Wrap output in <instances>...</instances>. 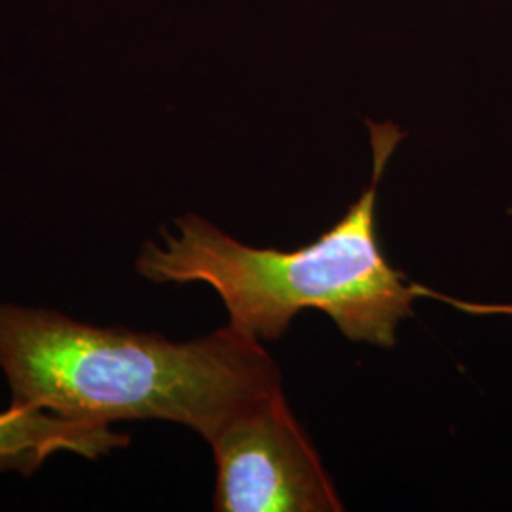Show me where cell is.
I'll return each mask as SVG.
<instances>
[{
	"label": "cell",
	"instance_id": "6da1fadb",
	"mask_svg": "<svg viewBox=\"0 0 512 512\" xmlns=\"http://www.w3.org/2000/svg\"><path fill=\"white\" fill-rule=\"evenodd\" d=\"M0 368L12 403L101 425L173 421L207 442L241 410L281 391L260 340L232 325L171 342L2 302Z\"/></svg>",
	"mask_w": 512,
	"mask_h": 512
},
{
	"label": "cell",
	"instance_id": "3957f363",
	"mask_svg": "<svg viewBox=\"0 0 512 512\" xmlns=\"http://www.w3.org/2000/svg\"><path fill=\"white\" fill-rule=\"evenodd\" d=\"M209 444L217 463L215 511H344L281 391L241 410Z\"/></svg>",
	"mask_w": 512,
	"mask_h": 512
},
{
	"label": "cell",
	"instance_id": "277c9868",
	"mask_svg": "<svg viewBox=\"0 0 512 512\" xmlns=\"http://www.w3.org/2000/svg\"><path fill=\"white\" fill-rule=\"evenodd\" d=\"M128 444V435L110 425L71 420L31 404L10 403L0 412V473L31 476L59 452L97 459Z\"/></svg>",
	"mask_w": 512,
	"mask_h": 512
},
{
	"label": "cell",
	"instance_id": "7a4b0ae2",
	"mask_svg": "<svg viewBox=\"0 0 512 512\" xmlns=\"http://www.w3.org/2000/svg\"><path fill=\"white\" fill-rule=\"evenodd\" d=\"M403 133L370 124L374 173L370 186L332 228L293 251L258 249L230 238L209 220L186 215L148 241L137 272L154 283H205L224 302L232 327L256 340H277L304 310L325 311L353 342L397 344L401 321L418 298L459 310L494 311L442 296L414 283L385 258L376 232V196L385 164Z\"/></svg>",
	"mask_w": 512,
	"mask_h": 512
}]
</instances>
